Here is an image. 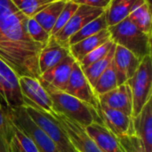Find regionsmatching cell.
<instances>
[{
	"instance_id": "6",
	"label": "cell",
	"mask_w": 152,
	"mask_h": 152,
	"mask_svg": "<svg viewBox=\"0 0 152 152\" xmlns=\"http://www.w3.org/2000/svg\"><path fill=\"white\" fill-rule=\"evenodd\" d=\"M29 118L54 142L59 152H77L71 145L63 127L53 114L24 106Z\"/></svg>"
},
{
	"instance_id": "5",
	"label": "cell",
	"mask_w": 152,
	"mask_h": 152,
	"mask_svg": "<svg viewBox=\"0 0 152 152\" xmlns=\"http://www.w3.org/2000/svg\"><path fill=\"white\" fill-rule=\"evenodd\" d=\"M7 118L14 126L33 142L39 152H59L54 142L29 118L24 106L11 109L7 113Z\"/></svg>"
},
{
	"instance_id": "22",
	"label": "cell",
	"mask_w": 152,
	"mask_h": 152,
	"mask_svg": "<svg viewBox=\"0 0 152 152\" xmlns=\"http://www.w3.org/2000/svg\"><path fill=\"white\" fill-rule=\"evenodd\" d=\"M66 2L67 0H54L32 18H34V20L51 35V31L53 28L61 12L65 6Z\"/></svg>"
},
{
	"instance_id": "20",
	"label": "cell",
	"mask_w": 152,
	"mask_h": 152,
	"mask_svg": "<svg viewBox=\"0 0 152 152\" xmlns=\"http://www.w3.org/2000/svg\"><path fill=\"white\" fill-rule=\"evenodd\" d=\"M128 19L142 32L151 36L152 14L151 3L148 0H137L132 12L128 15Z\"/></svg>"
},
{
	"instance_id": "13",
	"label": "cell",
	"mask_w": 152,
	"mask_h": 152,
	"mask_svg": "<svg viewBox=\"0 0 152 152\" xmlns=\"http://www.w3.org/2000/svg\"><path fill=\"white\" fill-rule=\"evenodd\" d=\"M97 111L102 124L118 138L134 134L132 117L100 104Z\"/></svg>"
},
{
	"instance_id": "26",
	"label": "cell",
	"mask_w": 152,
	"mask_h": 152,
	"mask_svg": "<svg viewBox=\"0 0 152 152\" xmlns=\"http://www.w3.org/2000/svg\"><path fill=\"white\" fill-rule=\"evenodd\" d=\"M118 86L117 80V72L114 61L112 60L111 63L108 66V68L103 71V73L98 78L94 90L97 96L106 94Z\"/></svg>"
},
{
	"instance_id": "30",
	"label": "cell",
	"mask_w": 152,
	"mask_h": 152,
	"mask_svg": "<svg viewBox=\"0 0 152 152\" xmlns=\"http://www.w3.org/2000/svg\"><path fill=\"white\" fill-rule=\"evenodd\" d=\"M78 5L71 1L67 0L65 6L63 7L62 11L61 12L57 21L53 27V28L51 31V36H54L55 34H57L66 24L67 22L70 20V18L72 17V15L75 13V12L77 11Z\"/></svg>"
},
{
	"instance_id": "25",
	"label": "cell",
	"mask_w": 152,
	"mask_h": 152,
	"mask_svg": "<svg viewBox=\"0 0 152 152\" xmlns=\"http://www.w3.org/2000/svg\"><path fill=\"white\" fill-rule=\"evenodd\" d=\"M115 47H116V44L113 45V46L111 47L110 52L102 59L97 61L96 62L91 64L90 66H88L87 68L83 69L85 76L86 77L88 82L90 83V85L93 88L94 87V86H95L98 78L100 77V76L103 73V71L111 63L113 57H114Z\"/></svg>"
},
{
	"instance_id": "19",
	"label": "cell",
	"mask_w": 152,
	"mask_h": 152,
	"mask_svg": "<svg viewBox=\"0 0 152 152\" xmlns=\"http://www.w3.org/2000/svg\"><path fill=\"white\" fill-rule=\"evenodd\" d=\"M111 40L110 34L108 28L102 29L100 32L85 38L74 45L69 46L70 55L76 60V61H81L89 53L101 46L102 45Z\"/></svg>"
},
{
	"instance_id": "23",
	"label": "cell",
	"mask_w": 152,
	"mask_h": 152,
	"mask_svg": "<svg viewBox=\"0 0 152 152\" xmlns=\"http://www.w3.org/2000/svg\"><path fill=\"white\" fill-rule=\"evenodd\" d=\"M8 152H39V151L24 133L12 124V135L8 143Z\"/></svg>"
},
{
	"instance_id": "15",
	"label": "cell",
	"mask_w": 152,
	"mask_h": 152,
	"mask_svg": "<svg viewBox=\"0 0 152 152\" xmlns=\"http://www.w3.org/2000/svg\"><path fill=\"white\" fill-rule=\"evenodd\" d=\"M113 61L117 72L118 86L126 83L137 70L141 60L126 48L116 45Z\"/></svg>"
},
{
	"instance_id": "24",
	"label": "cell",
	"mask_w": 152,
	"mask_h": 152,
	"mask_svg": "<svg viewBox=\"0 0 152 152\" xmlns=\"http://www.w3.org/2000/svg\"><path fill=\"white\" fill-rule=\"evenodd\" d=\"M108 28V25L106 22L105 18V12L102 13L99 17L93 20L89 23H87L86 26H84L80 30H78L77 33H75L69 39L68 45L69 46L71 45H74L85 38H87L98 32H100L102 29Z\"/></svg>"
},
{
	"instance_id": "28",
	"label": "cell",
	"mask_w": 152,
	"mask_h": 152,
	"mask_svg": "<svg viewBox=\"0 0 152 152\" xmlns=\"http://www.w3.org/2000/svg\"><path fill=\"white\" fill-rule=\"evenodd\" d=\"M27 31L29 37L34 42L42 45H45L51 37V35L45 31L43 27L34 20V18H28L27 22Z\"/></svg>"
},
{
	"instance_id": "1",
	"label": "cell",
	"mask_w": 152,
	"mask_h": 152,
	"mask_svg": "<svg viewBox=\"0 0 152 152\" xmlns=\"http://www.w3.org/2000/svg\"><path fill=\"white\" fill-rule=\"evenodd\" d=\"M28 20L11 0H0V59L18 77L38 79V54L44 45L29 37Z\"/></svg>"
},
{
	"instance_id": "12",
	"label": "cell",
	"mask_w": 152,
	"mask_h": 152,
	"mask_svg": "<svg viewBox=\"0 0 152 152\" xmlns=\"http://www.w3.org/2000/svg\"><path fill=\"white\" fill-rule=\"evenodd\" d=\"M61 126L63 127L71 145L77 152H102L90 135L86 133V128L79 124L69 119L65 116L54 112Z\"/></svg>"
},
{
	"instance_id": "32",
	"label": "cell",
	"mask_w": 152,
	"mask_h": 152,
	"mask_svg": "<svg viewBox=\"0 0 152 152\" xmlns=\"http://www.w3.org/2000/svg\"><path fill=\"white\" fill-rule=\"evenodd\" d=\"M11 135H12V124L8 119L7 116L0 110V137L5 142V144H7V146Z\"/></svg>"
},
{
	"instance_id": "34",
	"label": "cell",
	"mask_w": 152,
	"mask_h": 152,
	"mask_svg": "<svg viewBox=\"0 0 152 152\" xmlns=\"http://www.w3.org/2000/svg\"><path fill=\"white\" fill-rule=\"evenodd\" d=\"M0 152H8V146L0 137Z\"/></svg>"
},
{
	"instance_id": "14",
	"label": "cell",
	"mask_w": 152,
	"mask_h": 152,
	"mask_svg": "<svg viewBox=\"0 0 152 152\" xmlns=\"http://www.w3.org/2000/svg\"><path fill=\"white\" fill-rule=\"evenodd\" d=\"M99 104L120 111L129 117L133 114V96L129 85L124 83L115 89L98 96Z\"/></svg>"
},
{
	"instance_id": "16",
	"label": "cell",
	"mask_w": 152,
	"mask_h": 152,
	"mask_svg": "<svg viewBox=\"0 0 152 152\" xmlns=\"http://www.w3.org/2000/svg\"><path fill=\"white\" fill-rule=\"evenodd\" d=\"M85 128L102 152H125L119 138L102 123H93Z\"/></svg>"
},
{
	"instance_id": "10",
	"label": "cell",
	"mask_w": 152,
	"mask_h": 152,
	"mask_svg": "<svg viewBox=\"0 0 152 152\" xmlns=\"http://www.w3.org/2000/svg\"><path fill=\"white\" fill-rule=\"evenodd\" d=\"M105 9L90 7L86 5H78L77 11L72 15L67 24L54 36H53L60 44L69 47L68 42L70 37L80 30L84 26L99 17L103 13Z\"/></svg>"
},
{
	"instance_id": "29",
	"label": "cell",
	"mask_w": 152,
	"mask_h": 152,
	"mask_svg": "<svg viewBox=\"0 0 152 152\" xmlns=\"http://www.w3.org/2000/svg\"><path fill=\"white\" fill-rule=\"evenodd\" d=\"M114 43L112 42V40L102 45L101 46L97 47L96 49H94V51H92L91 53H89L87 55H86L81 61H77L81 67L82 69L87 68L88 66H90L91 64L96 62L97 61L102 59L111 49V47L113 46Z\"/></svg>"
},
{
	"instance_id": "18",
	"label": "cell",
	"mask_w": 152,
	"mask_h": 152,
	"mask_svg": "<svg viewBox=\"0 0 152 152\" xmlns=\"http://www.w3.org/2000/svg\"><path fill=\"white\" fill-rule=\"evenodd\" d=\"M134 134L141 140L146 152H152V100L150 99L141 112L133 118Z\"/></svg>"
},
{
	"instance_id": "9",
	"label": "cell",
	"mask_w": 152,
	"mask_h": 152,
	"mask_svg": "<svg viewBox=\"0 0 152 152\" xmlns=\"http://www.w3.org/2000/svg\"><path fill=\"white\" fill-rule=\"evenodd\" d=\"M75 61L76 60L69 54L58 64L40 75L38 81L47 93L65 91Z\"/></svg>"
},
{
	"instance_id": "11",
	"label": "cell",
	"mask_w": 152,
	"mask_h": 152,
	"mask_svg": "<svg viewBox=\"0 0 152 152\" xmlns=\"http://www.w3.org/2000/svg\"><path fill=\"white\" fill-rule=\"evenodd\" d=\"M64 92L90 104L96 110L99 107L98 96L88 82L77 61H75L73 65L71 74Z\"/></svg>"
},
{
	"instance_id": "21",
	"label": "cell",
	"mask_w": 152,
	"mask_h": 152,
	"mask_svg": "<svg viewBox=\"0 0 152 152\" xmlns=\"http://www.w3.org/2000/svg\"><path fill=\"white\" fill-rule=\"evenodd\" d=\"M136 1L137 0H110L104 11L108 27L114 26L127 18Z\"/></svg>"
},
{
	"instance_id": "33",
	"label": "cell",
	"mask_w": 152,
	"mask_h": 152,
	"mask_svg": "<svg viewBox=\"0 0 152 152\" xmlns=\"http://www.w3.org/2000/svg\"><path fill=\"white\" fill-rule=\"evenodd\" d=\"M71 1L77 5H86L90 7H95V8H101V9H106L108 6L110 0H69Z\"/></svg>"
},
{
	"instance_id": "3",
	"label": "cell",
	"mask_w": 152,
	"mask_h": 152,
	"mask_svg": "<svg viewBox=\"0 0 152 152\" xmlns=\"http://www.w3.org/2000/svg\"><path fill=\"white\" fill-rule=\"evenodd\" d=\"M108 29L114 44L126 48L141 61L151 55V36L140 30L128 17Z\"/></svg>"
},
{
	"instance_id": "17",
	"label": "cell",
	"mask_w": 152,
	"mask_h": 152,
	"mask_svg": "<svg viewBox=\"0 0 152 152\" xmlns=\"http://www.w3.org/2000/svg\"><path fill=\"white\" fill-rule=\"evenodd\" d=\"M69 54V47L62 45L53 36H51L38 54V68L40 75L58 64Z\"/></svg>"
},
{
	"instance_id": "2",
	"label": "cell",
	"mask_w": 152,
	"mask_h": 152,
	"mask_svg": "<svg viewBox=\"0 0 152 152\" xmlns=\"http://www.w3.org/2000/svg\"><path fill=\"white\" fill-rule=\"evenodd\" d=\"M48 94L53 101L54 112L65 116L84 127L93 123H102L97 110L90 104L65 92L53 91Z\"/></svg>"
},
{
	"instance_id": "7",
	"label": "cell",
	"mask_w": 152,
	"mask_h": 152,
	"mask_svg": "<svg viewBox=\"0 0 152 152\" xmlns=\"http://www.w3.org/2000/svg\"><path fill=\"white\" fill-rule=\"evenodd\" d=\"M23 106L19 77L0 59V110L7 116L11 109Z\"/></svg>"
},
{
	"instance_id": "27",
	"label": "cell",
	"mask_w": 152,
	"mask_h": 152,
	"mask_svg": "<svg viewBox=\"0 0 152 152\" xmlns=\"http://www.w3.org/2000/svg\"><path fill=\"white\" fill-rule=\"evenodd\" d=\"M16 8L28 18L34 17L38 12L54 0H11Z\"/></svg>"
},
{
	"instance_id": "31",
	"label": "cell",
	"mask_w": 152,
	"mask_h": 152,
	"mask_svg": "<svg viewBox=\"0 0 152 152\" xmlns=\"http://www.w3.org/2000/svg\"><path fill=\"white\" fill-rule=\"evenodd\" d=\"M119 140L125 152H146L142 142L135 134L125 136Z\"/></svg>"
},
{
	"instance_id": "4",
	"label": "cell",
	"mask_w": 152,
	"mask_h": 152,
	"mask_svg": "<svg viewBox=\"0 0 152 152\" xmlns=\"http://www.w3.org/2000/svg\"><path fill=\"white\" fill-rule=\"evenodd\" d=\"M133 96V114L136 117L152 96V60L151 55L144 57L134 75L126 82Z\"/></svg>"
},
{
	"instance_id": "8",
	"label": "cell",
	"mask_w": 152,
	"mask_h": 152,
	"mask_svg": "<svg viewBox=\"0 0 152 152\" xmlns=\"http://www.w3.org/2000/svg\"><path fill=\"white\" fill-rule=\"evenodd\" d=\"M19 85L23 106L41 110L50 114L54 113L53 101L38 79L26 76L19 77Z\"/></svg>"
}]
</instances>
